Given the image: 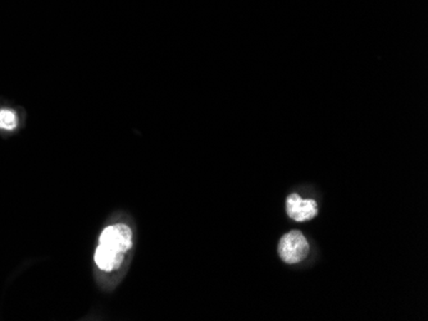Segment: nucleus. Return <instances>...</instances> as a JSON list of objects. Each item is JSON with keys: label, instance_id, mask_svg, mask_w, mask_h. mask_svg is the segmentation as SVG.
<instances>
[{"label": "nucleus", "instance_id": "1", "mask_svg": "<svg viewBox=\"0 0 428 321\" xmlns=\"http://www.w3.org/2000/svg\"><path fill=\"white\" fill-rule=\"evenodd\" d=\"M309 242L300 231L285 234L278 245V253L287 265L300 264L309 255Z\"/></svg>", "mask_w": 428, "mask_h": 321}, {"label": "nucleus", "instance_id": "2", "mask_svg": "<svg viewBox=\"0 0 428 321\" xmlns=\"http://www.w3.org/2000/svg\"><path fill=\"white\" fill-rule=\"evenodd\" d=\"M99 245L126 253L133 247V231L126 224H114L107 227L101 232Z\"/></svg>", "mask_w": 428, "mask_h": 321}, {"label": "nucleus", "instance_id": "3", "mask_svg": "<svg viewBox=\"0 0 428 321\" xmlns=\"http://www.w3.org/2000/svg\"><path fill=\"white\" fill-rule=\"evenodd\" d=\"M286 213L290 219L302 223L315 219L320 208L313 199H302V196L292 194L286 199Z\"/></svg>", "mask_w": 428, "mask_h": 321}, {"label": "nucleus", "instance_id": "4", "mask_svg": "<svg viewBox=\"0 0 428 321\" xmlns=\"http://www.w3.org/2000/svg\"><path fill=\"white\" fill-rule=\"evenodd\" d=\"M123 252L116 251L107 246L99 245L95 252V263L103 271L117 270L125 261Z\"/></svg>", "mask_w": 428, "mask_h": 321}, {"label": "nucleus", "instance_id": "5", "mask_svg": "<svg viewBox=\"0 0 428 321\" xmlns=\"http://www.w3.org/2000/svg\"><path fill=\"white\" fill-rule=\"evenodd\" d=\"M19 127V117L12 109H0V130L14 131Z\"/></svg>", "mask_w": 428, "mask_h": 321}]
</instances>
